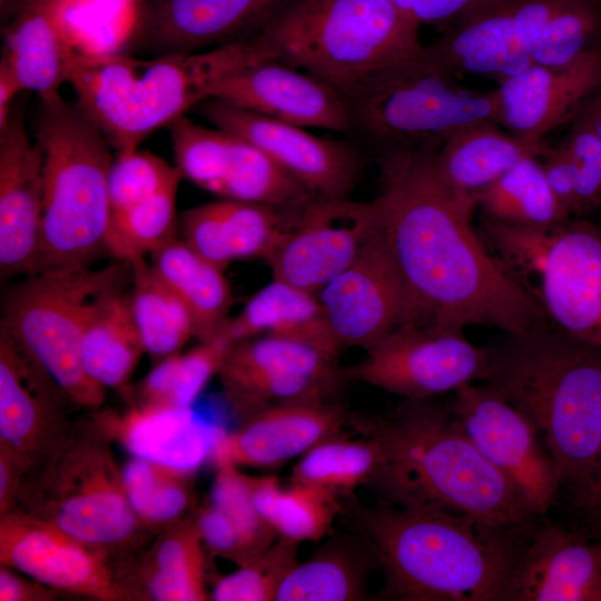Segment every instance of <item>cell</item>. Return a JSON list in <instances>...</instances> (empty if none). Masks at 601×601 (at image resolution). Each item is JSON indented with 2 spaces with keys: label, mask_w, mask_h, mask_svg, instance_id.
Returning <instances> with one entry per match:
<instances>
[{
  "label": "cell",
  "mask_w": 601,
  "mask_h": 601,
  "mask_svg": "<svg viewBox=\"0 0 601 601\" xmlns=\"http://www.w3.org/2000/svg\"><path fill=\"white\" fill-rule=\"evenodd\" d=\"M208 98L303 128L352 130L349 107L339 90L275 59L253 62L224 77Z\"/></svg>",
  "instance_id": "22"
},
{
  "label": "cell",
  "mask_w": 601,
  "mask_h": 601,
  "mask_svg": "<svg viewBox=\"0 0 601 601\" xmlns=\"http://www.w3.org/2000/svg\"><path fill=\"white\" fill-rule=\"evenodd\" d=\"M481 233L552 325L601 348V228L585 217L546 227L483 217Z\"/></svg>",
  "instance_id": "9"
},
{
  "label": "cell",
  "mask_w": 601,
  "mask_h": 601,
  "mask_svg": "<svg viewBox=\"0 0 601 601\" xmlns=\"http://www.w3.org/2000/svg\"><path fill=\"white\" fill-rule=\"evenodd\" d=\"M364 541V540H363ZM377 566L364 541L333 535L280 583L275 601H357L367 595V577Z\"/></svg>",
  "instance_id": "35"
},
{
  "label": "cell",
  "mask_w": 601,
  "mask_h": 601,
  "mask_svg": "<svg viewBox=\"0 0 601 601\" xmlns=\"http://www.w3.org/2000/svg\"><path fill=\"white\" fill-rule=\"evenodd\" d=\"M325 440L293 467L292 481L324 490L339 499L352 495L361 485H370L384 462L380 436L367 430Z\"/></svg>",
  "instance_id": "38"
},
{
  "label": "cell",
  "mask_w": 601,
  "mask_h": 601,
  "mask_svg": "<svg viewBox=\"0 0 601 601\" xmlns=\"http://www.w3.org/2000/svg\"><path fill=\"white\" fill-rule=\"evenodd\" d=\"M61 592L0 564V601H53Z\"/></svg>",
  "instance_id": "51"
},
{
  "label": "cell",
  "mask_w": 601,
  "mask_h": 601,
  "mask_svg": "<svg viewBox=\"0 0 601 601\" xmlns=\"http://www.w3.org/2000/svg\"><path fill=\"white\" fill-rule=\"evenodd\" d=\"M230 342L219 335L156 363L131 391L129 404L191 407L210 378L218 374Z\"/></svg>",
  "instance_id": "42"
},
{
  "label": "cell",
  "mask_w": 601,
  "mask_h": 601,
  "mask_svg": "<svg viewBox=\"0 0 601 601\" xmlns=\"http://www.w3.org/2000/svg\"><path fill=\"white\" fill-rule=\"evenodd\" d=\"M168 128L183 178L220 198L296 208L316 196L247 140L186 115Z\"/></svg>",
  "instance_id": "14"
},
{
  "label": "cell",
  "mask_w": 601,
  "mask_h": 601,
  "mask_svg": "<svg viewBox=\"0 0 601 601\" xmlns=\"http://www.w3.org/2000/svg\"><path fill=\"white\" fill-rule=\"evenodd\" d=\"M351 413L331 401L267 407L244 417L235 431H221L208 462L216 469H267L304 455L318 443L347 434Z\"/></svg>",
  "instance_id": "24"
},
{
  "label": "cell",
  "mask_w": 601,
  "mask_h": 601,
  "mask_svg": "<svg viewBox=\"0 0 601 601\" xmlns=\"http://www.w3.org/2000/svg\"><path fill=\"white\" fill-rule=\"evenodd\" d=\"M345 98L352 130L363 134L378 155L440 149L461 127L481 119L496 121L499 111L496 88H462L425 46Z\"/></svg>",
  "instance_id": "10"
},
{
  "label": "cell",
  "mask_w": 601,
  "mask_h": 601,
  "mask_svg": "<svg viewBox=\"0 0 601 601\" xmlns=\"http://www.w3.org/2000/svg\"><path fill=\"white\" fill-rule=\"evenodd\" d=\"M376 223L374 199L315 196L265 260L273 278L317 293L355 259Z\"/></svg>",
  "instance_id": "19"
},
{
  "label": "cell",
  "mask_w": 601,
  "mask_h": 601,
  "mask_svg": "<svg viewBox=\"0 0 601 601\" xmlns=\"http://www.w3.org/2000/svg\"><path fill=\"white\" fill-rule=\"evenodd\" d=\"M302 206L279 208L221 198L181 213L178 229L189 247L226 270L234 260L266 259Z\"/></svg>",
  "instance_id": "26"
},
{
  "label": "cell",
  "mask_w": 601,
  "mask_h": 601,
  "mask_svg": "<svg viewBox=\"0 0 601 601\" xmlns=\"http://www.w3.org/2000/svg\"><path fill=\"white\" fill-rule=\"evenodd\" d=\"M194 516L204 544L215 555L244 565L255 559L224 514L213 504L196 508Z\"/></svg>",
  "instance_id": "49"
},
{
  "label": "cell",
  "mask_w": 601,
  "mask_h": 601,
  "mask_svg": "<svg viewBox=\"0 0 601 601\" xmlns=\"http://www.w3.org/2000/svg\"><path fill=\"white\" fill-rule=\"evenodd\" d=\"M449 408L480 453L544 519L562 489L554 461L529 418L485 384L462 385Z\"/></svg>",
  "instance_id": "15"
},
{
  "label": "cell",
  "mask_w": 601,
  "mask_h": 601,
  "mask_svg": "<svg viewBox=\"0 0 601 601\" xmlns=\"http://www.w3.org/2000/svg\"><path fill=\"white\" fill-rule=\"evenodd\" d=\"M341 348L373 347L411 323L405 288L376 223L355 259L317 293Z\"/></svg>",
  "instance_id": "16"
},
{
  "label": "cell",
  "mask_w": 601,
  "mask_h": 601,
  "mask_svg": "<svg viewBox=\"0 0 601 601\" xmlns=\"http://www.w3.org/2000/svg\"><path fill=\"white\" fill-rule=\"evenodd\" d=\"M38 97L33 137L43 154V203L37 272L90 266L107 250L112 147L78 101L59 92Z\"/></svg>",
  "instance_id": "6"
},
{
  "label": "cell",
  "mask_w": 601,
  "mask_h": 601,
  "mask_svg": "<svg viewBox=\"0 0 601 601\" xmlns=\"http://www.w3.org/2000/svg\"><path fill=\"white\" fill-rule=\"evenodd\" d=\"M487 346L485 385L540 433L561 489L581 512L593 482L601 440V348L577 341L549 321Z\"/></svg>",
  "instance_id": "4"
},
{
  "label": "cell",
  "mask_w": 601,
  "mask_h": 601,
  "mask_svg": "<svg viewBox=\"0 0 601 601\" xmlns=\"http://www.w3.org/2000/svg\"><path fill=\"white\" fill-rule=\"evenodd\" d=\"M252 495L262 518L278 536L318 542L334 532L342 500L324 490L292 481L283 487L273 475L252 476Z\"/></svg>",
  "instance_id": "39"
},
{
  "label": "cell",
  "mask_w": 601,
  "mask_h": 601,
  "mask_svg": "<svg viewBox=\"0 0 601 601\" xmlns=\"http://www.w3.org/2000/svg\"><path fill=\"white\" fill-rule=\"evenodd\" d=\"M585 528L592 535L601 538V440L597 452L593 482L588 501L580 512Z\"/></svg>",
  "instance_id": "52"
},
{
  "label": "cell",
  "mask_w": 601,
  "mask_h": 601,
  "mask_svg": "<svg viewBox=\"0 0 601 601\" xmlns=\"http://www.w3.org/2000/svg\"><path fill=\"white\" fill-rule=\"evenodd\" d=\"M263 59L270 57L255 35L200 52L160 57L77 49L68 82L112 149L124 155L208 98L224 77Z\"/></svg>",
  "instance_id": "5"
},
{
  "label": "cell",
  "mask_w": 601,
  "mask_h": 601,
  "mask_svg": "<svg viewBox=\"0 0 601 601\" xmlns=\"http://www.w3.org/2000/svg\"><path fill=\"white\" fill-rule=\"evenodd\" d=\"M111 443L92 420L77 424L13 512L47 522L108 555L137 548L149 530L129 502Z\"/></svg>",
  "instance_id": "11"
},
{
  "label": "cell",
  "mask_w": 601,
  "mask_h": 601,
  "mask_svg": "<svg viewBox=\"0 0 601 601\" xmlns=\"http://www.w3.org/2000/svg\"><path fill=\"white\" fill-rule=\"evenodd\" d=\"M425 49L455 77H489L497 82L534 62L506 0L480 4L443 29Z\"/></svg>",
  "instance_id": "28"
},
{
  "label": "cell",
  "mask_w": 601,
  "mask_h": 601,
  "mask_svg": "<svg viewBox=\"0 0 601 601\" xmlns=\"http://www.w3.org/2000/svg\"><path fill=\"white\" fill-rule=\"evenodd\" d=\"M487 0H394L403 16L421 27L445 29L455 20Z\"/></svg>",
  "instance_id": "50"
},
{
  "label": "cell",
  "mask_w": 601,
  "mask_h": 601,
  "mask_svg": "<svg viewBox=\"0 0 601 601\" xmlns=\"http://www.w3.org/2000/svg\"><path fill=\"white\" fill-rule=\"evenodd\" d=\"M560 144L563 174L574 196V217H585L601 201V140L580 112Z\"/></svg>",
  "instance_id": "47"
},
{
  "label": "cell",
  "mask_w": 601,
  "mask_h": 601,
  "mask_svg": "<svg viewBox=\"0 0 601 601\" xmlns=\"http://www.w3.org/2000/svg\"><path fill=\"white\" fill-rule=\"evenodd\" d=\"M22 0H0L1 3V22L7 24L16 11L18 10Z\"/></svg>",
  "instance_id": "54"
},
{
  "label": "cell",
  "mask_w": 601,
  "mask_h": 601,
  "mask_svg": "<svg viewBox=\"0 0 601 601\" xmlns=\"http://www.w3.org/2000/svg\"><path fill=\"white\" fill-rule=\"evenodd\" d=\"M352 424L383 442L384 462L370 484L381 502L446 510L509 529H531L540 521L459 427L449 406L402 400L386 417L352 414Z\"/></svg>",
  "instance_id": "3"
},
{
  "label": "cell",
  "mask_w": 601,
  "mask_h": 601,
  "mask_svg": "<svg viewBox=\"0 0 601 601\" xmlns=\"http://www.w3.org/2000/svg\"><path fill=\"white\" fill-rule=\"evenodd\" d=\"M581 114L592 126L593 130L601 140V87L593 95Z\"/></svg>",
  "instance_id": "53"
},
{
  "label": "cell",
  "mask_w": 601,
  "mask_h": 601,
  "mask_svg": "<svg viewBox=\"0 0 601 601\" xmlns=\"http://www.w3.org/2000/svg\"><path fill=\"white\" fill-rule=\"evenodd\" d=\"M129 264L132 269L131 312L146 353L156 364L180 353L185 344L196 337L194 319L145 258H136Z\"/></svg>",
  "instance_id": "41"
},
{
  "label": "cell",
  "mask_w": 601,
  "mask_h": 601,
  "mask_svg": "<svg viewBox=\"0 0 601 601\" xmlns=\"http://www.w3.org/2000/svg\"><path fill=\"white\" fill-rule=\"evenodd\" d=\"M183 176L176 166L142 150L116 155L109 173L111 213L126 209L170 186Z\"/></svg>",
  "instance_id": "48"
},
{
  "label": "cell",
  "mask_w": 601,
  "mask_h": 601,
  "mask_svg": "<svg viewBox=\"0 0 601 601\" xmlns=\"http://www.w3.org/2000/svg\"><path fill=\"white\" fill-rule=\"evenodd\" d=\"M475 200L483 217L509 225L546 227L571 218L535 156L520 160L479 191Z\"/></svg>",
  "instance_id": "40"
},
{
  "label": "cell",
  "mask_w": 601,
  "mask_h": 601,
  "mask_svg": "<svg viewBox=\"0 0 601 601\" xmlns=\"http://www.w3.org/2000/svg\"><path fill=\"white\" fill-rule=\"evenodd\" d=\"M150 266L189 311L200 342L220 335L233 305L225 270L178 237L150 255Z\"/></svg>",
  "instance_id": "33"
},
{
  "label": "cell",
  "mask_w": 601,
  "mask_h": 601,
  "mask_svg": "<svg viewBox=\"0 0 601 601\" xmlns=\"http://www.w3.org/2000/svg\"><path fill=\"white\" fill-rule=\"evenodd\" d=\"M218 375L227 397L243 417L278 405L329 401L337 386L309 376L275 355L246 363H223Z\"/></svg>",
  "instance_id": "36"
},
{
  "label": "cell",
  "mask_w": 601,
  "mask_h": 601,
  "mask_svg": "<svg viewBox=\"0 0 601 601\" xmlns=\"http://www.w3.org/2000/svg\"><path fill=\"white\" fill-rule=\"evenodd\" d=\"M131 282L127 262L99 269L61 266L27 275L6 292L0 328L50 375L75 406L98 411L106 388L83 370L82 335L97 309Z\"/></svg>",
  "instance_id": "8"
},
{
  "label": "cell",
  "mask_w": 601,
  "mask_h": 601,
  "mask_svg": "<svg viewBox=\"0 0 601 601\" xmlns=\"http://www.w3.org/2000/svg\"><path fill=\"white\" fill-rule=\"evenodd\" d=\"M70 405L50 375L0 328V451L22 474V496L75 432Z\"/></svg>",
  "instance_id": "13"
},
{
  "label": "cell",
  "mask_w": 601,
  "mask_h": 601,
  "mask_svg": "<svg viewBox=\"0 0 601 601\" xmlns=\"http://www.w3.org/2000/svg\"><path fill=\"white\" fill-rule=\"evenodd\" d=\"M505 601H601V538L583 526L536 524L515 563Z\"/></svg>",
  "instance_id": "25"
},
{
  "label": "cell",
  "mask_w": 601,
  "mask_h": 601,
  "mask_svg": "<svg viewBox=\"0 0 601 601\" xmlns=\"http://www.w3.org/2000/svg\"><path fill=\"white\" fill-rule=\"evenodd\" d=\"M528 156L539 151L506 131L492 119L470 122L442 145L439 170L457 194L475 195Z\"/></svg>",
  "instance_id": "34"
},
{
  "label": "cell",
  "mask_w": 601,
  "mask_h": 601,
  "mask_svg": "<svg viewBox=\"0 0 601 601\" xmlns=\"http://www.w3.org/2000/svg\"><path fill=\"white\" fill-rule=\"evenodd\" d=\"M178 185L111 213L107 250L119 262L145 258L177 237L176 197Z\"/></svg>",
  "instance_id": "44"
},
{
  "label": "cell",
  "mask_w": 601,
  "mask_h": 601,
  "mask_svg": "<svg viewBox=\"0 0 601 601\" xmlns=\"http://www.w3.org/2000/svg\"><path fill=\"white\" fill-rule=\"evenodd\" d=\"M440 149L377 155V223L403 282L413 324L519 335L548 321L541 306L472 226L474 197L457 194Z\"/></svg>",
  "instance_id": "1"
},
{
  "label": "cell",
  "mask_w": 601,
  "mask_h": 601,
  "mask_svg": "<svg viewBox=\"0 0 601 601\" xmlns=\"http://www.w3.org/2000/svg\"><path fill=\"white\" fill-rule=\"evenodd\" d=\"M489 367V347L471 343L464 331L406 323L343 373L403 400H424L484 382Z\"/></svg>",
  "instance_id": "12"
},
{
  "label": "cell",
  "mask_w": 601,
  "mask_h": 601,
  "mask_svg": "<svg viewBox=\"0 0 601 601\" xmlns=\"http://www.w3.org/2000/svg\"><path fill=\"white\" fill-rule=\"evenodd\" d=\"M220 335L230 343L274 335L311 344L334 356L341 352L317 294L277 278L257 290L229 318Z\"/></svg>",
  "instance_id": "32"
},
{
  "label": "cell",
  "mask_w": 601,
  "mask_h": 601,
  "mask_svg": "<svg viewBox=\"0 0 601 601\" xmlns=\"http://www.w3.org/2000/svg\"><path fill=\"white\" fill-rule=\"evenodd\" d=\"M394 0H290L255 35L272 59L347 96L424 49Z\"/></svg>",
  "instance_id": "7"
},
{
  "label": "cell",
  "mask_w": 601,
  "mask_h": 601,
  "mask_svg": "<svg viewBox=\"0 0 601 601\" xmlns=\"http://www.w3.org/2000/svg\"><path fill=\"white\" fill-rule=\"evenodd\" d=\"M535 63L562 67L601 49V0H506Z\"/></svg>",
  "instance_id": "31"
},
{
  "label": "cell",
  "mask_w": 601,
  "mask_h": 601,
  "mask_svg": "<svg viewBox=\"0 0 601 601\" xmlns=\"http://www.w3.org/2000/svg\"><path fill=\"white\" fill-rule=\"evenodd\" d=\"M600 87L601 49L562 67L533 62L499 82L496 121L540 154L544 137L572 121Z\"/></svg>",
  "instance_id": "23"
},
{
  "label": "cell",
  "mask_w": 601,
  "mask_h": 601,
  "mask_svg": "<svg viewBox=\"0 0 601 601\" xmlns=\"http://www.w3.org/2000/svg\"><path fill=\"white\" fill-rule=\"evenodd\" d=\"M27 92L16 98L0 128V270L2 277L37 272L43 203V154L29 139Z\"/></svg>",
  "instance_id": "21"
},
{
  "label": "cell",
  "mask_w": 601,
  "mask_h": 601,
  "mask_svg": "<svg viewBox=\"0 0 601 601\" xmlns=\"http://www.w3.org/2000/svg\"><path fill=\"white\" fill-rule=\"evenodd\" d=\"M144 353L129 292L117 293L97 309L86 326L80 346L83 370L100 386L122 390Z\"/></svg>",
  "instance_id": "37"
},
{
  "label": "cell",
  "mask_w": 601,
  "mask_h": 601,
  "mask_svg": "<svg viewBox=\"0 0 601 601\" xmlns=\"http://www.w3.org/2000/svg\"><path fill=\"white\" fill-rule=\"evenodd\" d=\"M76 48L66 36L56 0H22L3 29L1 62L22 91L59 92L69 81Z\"/></svg>",
  "instance_id": "29"
},
{
  "label": "cell",
  "mask_w": 601,
  "mask_h": 601,
  "mask_svg": "<svg viewBox=\"0 0 601 601\" xmlns=\"http://www.w3.org/2000/svg\"><path fill=\"white\" fill-rule=\"evenodd\" d=\"M290 0H140L119 51L160 57L213 49L256 35Z\"/></svg>",
  "instance_id": "18"
},
{
  "label": "cell",
  "mask_w": 601,
  "mask_h": 601,
  "mask_svg": "<svg viewBox=\"0 0 601 601\" xmlns=\"http://www.w3.org/2000/svg\"><path fill=\"white\" fill-rule=\"evenodd\" d=\"M208 502L234 526L254 558L278 538L276 531L258 513L252 495V475L236 466L217 469Z\"/></svg>",
  "instance_id": "46"
},
{
  "label": "cell",
  "mask_w": 601,
  "mask_h": 601,
  "mask_svg": "<svg viewBox=\"0 0 601 601\" xmlns=\"http://www.w3.org/2000/svg\"><path fill=\"white\" fill-rule=\"evenodd\" d=\"M0 564L61 593L134 600L105 551L24 513L0 515Z\"/></svg>",
  "instance_id": "20"
},
{
  "label": "cell",
  "mask_w": 601,
  "mask_h": 601,
  "mask_svg": "<svg viewBox=\"0 0 601 601\" xmlns=\"http://www.w3.org/2000/svg\"><path fill=\"white\" fill-rule=\"evenodd\" d=\"M122 475L129 502L149 531L174 525L196 509L194 471L132 456Z\"/></svg>",
  "instance_id": "43"
},
{
  "label": "cell",
  "mask_w": 601,
  "mask_h": 601,
  "mask_svg": "<svg viewBox=\"0 0 601 601\" xmlns=\"http://www.w3.org/2000/svg\"><path fill=\"white\" fill-rule=\"evenodd\" d=\"M193 109L214 127L259 148L316 196L349 198L362 176V157L345 142L215 98Z\"/></svg>",
  "instance_id": "17"
},
{
  "label": "cell",
  "mask_w": 601,
  "mask_h": 601,
  "mask_svg": "<svg viewBox=\"0 0 601 601\" xmlns=\"http://www.w3.org/2000/svg\"><path fill=\"white\" fill-rule=\"evenodd\" d=\"M300 542L278 536L263 553L219 578L210 599L215 601H275L277 590L299 562Z\"/></svg>",
  "instance_id": "45"
},
{
  "label": "cell",
  "mask_w": 601,
  "mask_h": 601,
  "mask_svg": "<svg viewBox=\"0 0 601 601\" xmlns=\"http://www.w3.org/2000/svg\"><path fill=\"white\" fill-rule=\"evenodd\" d=\"M343 512L384 574L378 598L397 601H505L532 532L492 526L456 512L367 506L352 494Z\"/></svg>",
  "instance_id": "2"
},
{
  "label": "cell",
  "mask_w": 601,
  "mask_h": 601,
  "mask_svg": "<svg viewBox=\"0 0 601 601\" xmlns=\"http://www.w3.org/2000/svg\"><path fill=\"white\" fill-rule=\"evenodd\" d=\"M91 420L132 456L194 472L209 460L223 431L200 420L191 407L129 404L124 413L98 410Z\"/></svg>",
  "instance_id": "27"
},
{
  "label": "cell",
  "mask_w": 601,
  "mask_h": 601,
  "mask_svg": "<svg viewBox=\"0 0 601 601\" xmlns=\"http://www.w3.org/2000/svg\"><path fill=\"white\" fill-rule=\"evenodd\" d=\"M194 512L160 531L134 570L118 574L135 599L205 601L206 560Z\"/></svg>",
  "instance_id": "30"
}]
</instances>
